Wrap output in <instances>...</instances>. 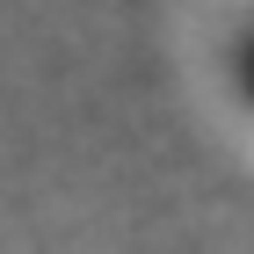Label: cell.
<instances>
[{
    "mask_svg": "<svg viewBox=\"0 0 254 254\" xmlns=\"http://www.w3.org/2000/svg\"><path fill=\"white\" fill-rule=\"evenodd\" d=\"M233 73H240V87H247V102H254V29L233 44Z\"/></svg>",
    "mask_w": 254,
    "mask_h": 254,
    "instance_id": "obj_1",
    "label": "cell"
}]
</instances>
